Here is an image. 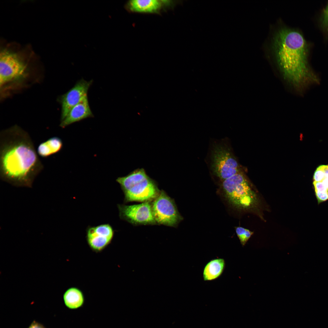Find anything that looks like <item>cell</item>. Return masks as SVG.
Here are the masks:
<instances>
[{
    "instance_id": "cell-1",
    "label": "cell",
    "mask_w": 328,
    "mask_h": 328,
    "mask_svg": "<svg viewBox=\"0 0 328 328\" xmlns=\"http://www.w3.org/2000/svg\"><path fill=\"white\" fill-rule=\"evenodd\" d=\"M43 169L28 133L17 125L0 133V178L14 186L32 187Z\"/></svg>"
},
{
    "instance_id": "cell-2",
    "label": "cell",
    "mask_w": 328,
    "mask_h": 328,
    "mask_svg": "<svg viewBox=\"0 0 328 328\" xmlns=\"http://www.w3.org/2000/svg\"><path fill=\"white\" fill-rule=\"evenodd\" d=\"M271 49L280 71L289 84L298 88L308 81L316 80L308 68V47L299 31L281 27L273 35Z\"/></svg>"
},
{
    "instance_id": "cell-3",
    "label": "cell",
    "mask_w": 328,
    "mask_h": 328,
    "mask_svg": "<svg viewBox=\"0 0 328 328\" xmlns=\"http://www.w3.org/2000/svg\"><path fill=\"white\" fill-rule=\"evenodd\" d=\"M116 181L124 193L126 203L152 201L160 191L155 182L143 168L137 169L126 176L119 177Z\"/></svg>"
},
{
    "instance_id": "cell-4",
    "label": "cell",
    "mask_w": 328,
    "mask_h": 328,
    "mask_svg": "<svg viewBox=\"0 0 328 328\" xmlns=\"http://www.w3.org/2000/svg\"><path fill=\"white\" fill-rule=\"evenodd\" d=\"M222 190L232 205L243 210L251 209L258 203L255 193L251 189L241 172L223 181Z\"/></svg>"
},
{
    "instance_id": "cell-5",
    "label": "cell",
    "mask_w": 328,
    "mask_h": 328,
    "mask_svg": "<svg viewBox=\"0 0 328 328\" xmlns=\"http://www.w3.org/2000/svg\"><path fill=\"white\" fill-rule=\"evenodd\" d=\"M211 151V170L222 181L241 172L230 147L224 143H217L213 146Z\"/></svg>"
},
{
    "instance_id": "cell-6",
    "label": "cell",
    "mask_w": 328,
    "mask_h": 328,
    "mask_svg": "<svg viewBox=\"0 0 328 328\" xmlns=\"http://www.w3.org/2000/svg\"><path fill=\"white\" fill-rule=\"evenodd\" d=\"M152 210L157 224L174 227L183 219L173 199L163 190L152 201Z\"/></svg>"
},
{
    "instance_id": "cell-7",
    "label": "cell",
    "mask_w": 328,
    "mask_h": 328,
    "mask_svg": "<svg viewBox=\"0 0 328 328\" xmlns=\"http://www.w3.org/2000/svg\"><path fill=\"white\" fill-rule=\"evenodd\" d=\"M26 66L15 54L3 50L0 55V86L26 76Z\"/></svg>"
},
{
    "instance_id": "cell-8",
    "label": "cell",
    "mask_w": 328,
    "mask_h": 328,
    "mask_svg": "<svg viewBox=\"0 0 328 328\" xmlns=\"http://www.w3.org/2000/svg\"><path fill=\"white\" fill-rule=\"evenodd\" d=\"M120 218L134 225L157 224L154 217L152 201L127 205L118 204Z\"/></svg>"
},
{
    "instance_id": "cell-9",
    "label": "cell",
    "mask_w": 328,
    "mask_h": 328,
    "mask_svg": "<svg viewBox=\"0 0 328 328\" xmlns=\"http://www.w3.org/2000/svg\"><path fill=\"white\" fill-rule=\"evenodd\" d=\"M93 80L87 81L83 78L78 80L71 89L62 95L60 98L61 105V121L67 115L70 110L86 96Z\"/></svg>"
},
{
    "instance_id": "cell-10",
    "label": "cell",
    "mask_w": 328,
    "mask_h": 328,
    "mask_svg": "<svg viewBox=\"0 0 328 328\" xmlns=\"http://www.w3.org/2000/svg\"><path fill=\"white\" fill-rule=\"evenodd\" d=\"M86 239L90 247L95 250L103 249L111 242L114 230L108 224L88 226L86 229Z\"/></svg>"
},
{
    "instance_id": "cell-11",
    "label": "cell",
    "mask_w": 328,
    "mask_h": 328,
    "mask_svg": "<svg viewBox=\"0 0 328 328\" xmlns=\"http://www.w3.org/2000/svg\"><path fill=\"white\" fill-rule=\"evenodd\" d=\"M93 117L87 95L70 110L65 118L61 121L60 126L64 128L75 122Z\"/></svg>"
},
{
    "instance_id": "cell-12",
    "label": "cell",
    "mask_w": 328,
    "mask_h": 328,
    "mask_svg": "<svg viewBox=\"0 0 328 328\" xmlns=\"http://www.w3.org/2000/svg\"><path fill=\"white\" fill-rule=\"evenodd\" d=\"M225 261L222 258L212 260L205 265L203 272L204 281H210L219 277L222 274L225 267Z\"/></svg>"
},
{
    "instance_id": "cell-13",
    "label": "cell",
    "mask_w": 328,
    "mask_h": 328,
    "mask_svg": "<svg viewBox=\"0 0 328 328\" xmlns=\"http://www.w3.org/2000/svg\"><path fill=\"white\" fill-rule=\"evenodd\" d=\"M161 5V2L159 0H133L128 3L127 7L132 12L151 13L158 11Z\"/></svg>"
},
{
    "instance_id": "cell-14",
    "label": "cell",
    "mask_w": 328,
    "mask_h": 328,
    "mask_svg": "<svg viewBox=\"0 0 328 328\" xmlns=\"http://www.w3.org/2000/svg\"><path fill=\"white\" fill-rule=\"evenodd\" d=\"M63 146L61 138L58 137H53L40 143L37 148V152L39 156L45 158L59 152Z\"/></svg>"
},
{
    "instance_id": "cell-15",
    "label": "cell",
    "mask_w": 328,
    "mask_h": 328,
    "mask_svg": "<svg viewBox=\"0 0 328 328\" xmlns=\"http://www.w3.org/2000/svg\"><path fill=\"white\" fill-rule=\"evenodd\" d=\"M66 306L72 309H78L81 306L84 302V298L82 292L75 287L68 289L63 296Z\"/></svg>"
},
{
    "instance_id": "cell-16",
    "label": "cell",
    "mask_w": 328,
    "mask_h": 328,
    "mask_svg": "<svg viewBox=\"0 0 328 328\" xmlns=\"http://www.w3.org/2000/svg\"><path fill=\"white\" fill-rule=\"evenodd\" d=\"M237 235L241 243L243 246H244L254 232L244 227H235Z\"/></svg>"
},
{
    "instance_id": "cell-17",
    "label": "cell",
    "mask_w": 328,
    "mask_h": 328,
    "mask_svg": "<svg viewBox=\"0 0 328 328\" xmlns=\"http://www.w3.org/2000/svg\"><path fill=\"white\" fill-rule=\"evenodd\" d=\"M325 177V173L319 166L314 172L313 176L314 181L316 182H321Z\"/></svg>"
},
{
    "instance_id": "cell-18",
    "label": "cell",
    "mask_w": 328,
    "mask_h": 328,
    "mask_svg": "<svg viewBox=\"0 0 328 328\" xmlns=\"http://www.w3.org/2000/svg\"><path fill=\"white\" fill-rule=\"evenodd\" d=\"M322 23L323 27L328 30V8L326 7L324 10Z\"/></svg>"
},
{
    "instance_id": "cell-19",
    "label": "cell",
    "mask_w": 328,
    "mask_h": 328,
    "mask_svg": "<svg viewBox=\"0 0 328 328\" xmlns=\"http://www.w3.org/2000/svg\"><path fill=\"white\" fill-rule=\"evenodd\" d=\"M29 328H43L39 324L35 322H33Z\"/></svg>"
},
{
    "instance_id": "cell-20",
    "label": "cell",
    "mask_w": 328,
    "mask_h": 328,
    "mask_svg": "<svg viewBox=\"0 0 328 328\" xmlns=\"http://www.w3.org/2000/svg\"><path fill=\"white\" fill-rule=\"evenodd\" d=\"M326 7H327V8H328V5H327V6H326Z\"/></svg>"
}]
</instances>
